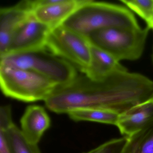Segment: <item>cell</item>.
Returning a JSON list of instances; mask_svg holds the SVG:
<instances>
[{
  "instance_id": "6da1fadb",
  "label": "cell",
  "mask_w": 153,
  "mask_h": 153,
  "mask_svg": "<svg viewBox=\"0 0 153 153\" xmlns=\"http://www.w3.org/2000/svg\"><path fill=\"white\" fill-rule=\"evenodd\" d=\"M153 97V81L127 70L112 73L101 80L85 74L58 86L45 99L46 107L57 114L82 109L109 110L121 114Z\"/></svg>"
},
{
  "instance_id": "7a4b0ae2",
  "label": "cell",
  "mask_w": 153,
  "mask_h": 153,
  "mask_svg": "<svg viewBox=\"0 0 153 153\" xmlns=\"http://www.w3.org/2000/svg\"><path fill=\"white\" fill-rule=\"evenodd\" d=\"M62 25L87 37L111 27H139L133 13L120 5L87 0Z\"/></svg>"
},
{
  "instance_id": "3957f363",
  "label": "cell",
  "mask_w": 153,
  "mask_h": 153,
  "mask_svg": "<svg viewBox=\"0 0 153 153\" xmlns=\"http://www.w3.org/2000/svg\"><path fill=\"white\" fill-rule=\"evenodd\" d=\"M0 85L6 96L29 102L45 101L58 85L32 71L0 64Z\"/></svg>"
},
{
  "instance_id": "277c9868",
  "label": "cell",
  "mask_w": 153,
  "mask_h": 153,
  "mask_svg": "<svg viewBox=\"0 0 153 153\" xmlns=\"http://www.w3.org/2000/svg\"><path fill=\"white\" fill-rule=\"evenodd\" d=\"M149 28L111 27L91 33V44L112 55L117 60H135L141 57Z\"/></svg>"
},
{
  "instance_id": "5b68a950",
  "label": "cell",
  "mask_w": 153,
  "mask_h": 153,
  "mask_svg": "<svg viewBox=\"0 0 153 153\" xmlns=\"http://www.w3.org/2000/svg\"><path fill=\"white\" fill-rule=\"evenodd\" d=\"M0 64L32 71L52 80L58 86L70 83L77 76L74 65L47 49L9 53L1 58Z\"/></svg>"
},
{
  "instance_id": "8992f818",
  "label": "cell",
  "mask_w": 153,
  "mask_h": 153,
  "mask_svg": "<svg viewBox=\"0 0 153 153\" xmlns=\"http://www.w3.org/2000/svg\"><path fill=\"white\" fill-rule=\"evenodd\" d=\"M46 49L78 68L82 72L90 65L91 44L88 37L63 26L51 30Z\"/></svg>"
},
{
  "instance_id": "52a82bcc",
  "label": "cell",
  "mask_w": 153,
  "mask_h": 153,
  "mask_svg": "<svg viewBox=\"0 0 153 153\" xmlns=\"http://www.w3.org/2000/svg\"><path fill=\"white\" fill-rule=\"evenodd\" d=\"M51 31L48 26L32 15L18 27L13 35L7 54L46 49L47 39Z\"/></svg>"
},
{
  "instance_id": "ba28073f",
  "label": "cell",
  "mask_w": 153,
  "mask_h": 153,
  "mask_svg": "<svg viewBox=\"0 0 153 153\" xmlns=\"http://www.w3.org/2000/svg\"><path fill=\"white\" fill-rule=\"evenodd\" d=\"M87 0L33 1V14L51 30L62 25Z\"/></svg>"
},
{
  "instance_id": "9c48e42d",
  "label": "cell",
  "mask_w": 153,
  "mask_h": 153,
  "mask_svg": "<svg viewBox=\"0 0 153 153\" xmlns=\"http://www.w3.org/2000/svg\"><path fill=\"white\" fill-rule=\"evenodd\" d=\"M33 1L23 0L0 9V58L7 53L10 43L18 27L33 14Z\"/></svg>"
},
{
  "instance_id": "30bf717a",
  "label": "cell",
  "mask_w": 153,
  "mask_h": 153,
  "mask_svg": "<svg viewBox=\"0 0 153 153\" xmlns=\"http://www.w3.org/2000/svg\"><path fill=\"white\" fill-rule=\"evenodd\" d=\"M21 131L27 141L37 144L45 131L50 128L51 119L42 106H27L20 120Z\"/></svg>"
},
{
  "instance_id": "8fae6325",
  "label": "cell",
  "mask_w": 153,
  "mask_h": 153,
  "mask_svg": "<svg viewBox=\"0 0 153 153\" xmlns=\"http://www.w3.org/2000/svg\"><path fill=\"white\" fill-rule=\"evenodd\" d=\"M153 120V98L120 114L116 126L122 134L129 137Z\"/></svg>"
},
{
  "instance_id": "7c38bea8",
  "label": "cell",
  "mask_w": 153,
  "mask_h": 153,
  "mask_svg": "<svg viewBox=\"0 0 153 153\" xmlns=\"http://www.w3.org/2000/svg\"><path fill=\"white\" fill-rule=\"evenodd\" d=\"M127 69L107 52L91 44L90 65L83 73L94 80H101L114 72Z\"/></svg>"
},
{
  "instance_id": "4fadbf2b",
  "label": "cell",
  "mask_w": 153,
  "mask_h": 153,
  "mask_svg": "<svg viewBox=\"0 0 153 153\" xmlns=\"http://www.w3.org/2000/svg\"><path fill=\"white\" fill-rule=\"evenodd\" d=\"M121 153H153V120L128 137Z\"/></svg>"
},
{
  "instance_id": "5bb4252c",
  "label": "cell",
  "mask_w": 153,
  "mask_h": 153,
  "mask_svg": "<svg viewBox=\"0 0 153 153\" xmlns=\"http://www.w3.org/2000/svg\"><path fill=\"white\" fill-rule=\"evenodd\" d=\"M70 118L76 121L94 122L116 125L120 114L103 109H82L72 111L68 114Z\"/></svg>"
},
{
  "instance_id": "9a60e30c",
  "label": "cell",
  "mask_w": 153,
  "mask_h": 153,
  "mask_svg": "<svg viewBox=\"0 0 153 153\" xmlns=\"http://www.w3.org/2000/svg\"><path fill=\"white\" fill-rule=\"evenodd\" d=\"M4 131L12 153H41L37 144H32L26 140L15 124Z\"/></svg>"
},
{
  "instance_id": "2e32d148",
  "label": "cell",
  "mask_w": 153,
  "mask_h": 153,
  "mask_svg": "<svg viewBox=\"0 0 153 153\" xmlns=\"http://www.w3.org/2000/svg\"><path fill=\"white\" fill-rule=\"evenodd\" d=\"M131 10L137 14L150 25L153 17V0H121Z\"/></svg>"
},
{
  "instance_id": "e0dca14e",
  "label": "cell",
  "mask_w": 153,
  "mask_h": 153,
  "mask_svg": "<svg viewBox=\"0 0 153 153\" xmlns=\"http://www.w3.org/2000/svg\"><path fill=\"white\" fill-rule=\"evenodd\" d=\"M128 140V137L109 140L85 153H121Z\"/></svg>"
},
{
  "instance_id": "ac0fdd59",
  "label": "cell",
  "mask_w": 153,
  "mask_h": 153,
  "mask_svg": "<svg viewBox=\"0 0 153 153\" xmlns=\"http://www.w3.org/2000/svg\"><path fill=\"white\" fill-rule=\"evenodd\" d=\"M14 124L10 106H1L0 109V130H7Z\"/></svg>"
},
{
  "instance_id": "d6986e66",
  "label": "cell",
  "mask_w": 153,
  "mask_h": 153,
  "mask_svg": "<svg viewBox=\"0 0 153 153\" xmlns=\"http://www.w3.org/2000/svg\"><path fill=\"white\" fill-rule=\"evenodd\" d=\"M0 153H12L4 131H0Z\"/></svg>"
},
{
  "instance_id": "ffe728a7",
  "label": "cell",
  "mask_w": 153,
  "mask_h": 153,
  "mask_svg": "<svg viewBox=\"0 0 153 153\" xmlns=\"http://www.w3.org/2000/svg\"><path fill=\"white\" fill-rule=\"evenodd\" d=\"M149 29H152L153 30V17L152 19V21H151V24H150V25L148 27Z\"/></svg>"
}]
</instances>
